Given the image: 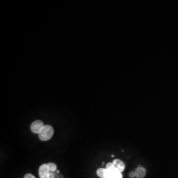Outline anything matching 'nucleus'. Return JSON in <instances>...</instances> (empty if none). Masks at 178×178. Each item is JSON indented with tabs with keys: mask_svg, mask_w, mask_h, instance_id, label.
<instances>
[{
	"mask_svg": "<svg viewBox=\"0 0 178 178\" xmlns=\"http://www.w3.org/2000/svg\"><path fill=\"white\" fill-rule=\"evenodd\" d=\"M53 133V128L51 125H45V127L40 132V133L38 135V137H39L40 140H41L42 141H48L51 139Z\"/></svg>",
	"mask_w": 178,
	"mask_h": 178,
	"instance_id": "nucleus-1",
	"label": "nucleus"
},
{
	"mask_svg": "<svg viewBox=\"0 0 178 178\" xmlns=\"http://www.w3.org/2000/svg\"><path fill=\"white\" fill-rule=\"evenodd\" d=\"M104 178H123L121 172L113 167L110 169H106Z\"/></svg>",
	"mask_w": 178,
	"mask_h": 178,
	"instance_id": "nucleus-2",
	"label": "nucleus"
},
{
	"mask_svg": "<svg viewBox=\"0 0 178 178\" xmlns=\"http://www.w3.org/2000/svg\"><path fill=\"white\" fill-rule=\"evenodd\" d=\"M45 127V125L41 120H36L31 124L30 125V130L33 133L38 134L40 133L42 129Z\"/></svg>",
	"mask_w": 178,
	"mask_h": 178,
	"instance_id": "nucleus-3",
	"label": "nucleus"
},
{
	"mask_svg": "<svg viewBox=\"0 0 178 178\" xmlns=\"http://www.w3.org/2000/svg\"><path fill=\"white\" fill-rule=\"evenodd\" d=\"M49 172L48 164H42L39 167L38 173H39L40 178H49Z\"/></svg>",
	"mask_w": 178,
	"mask_h": 178,
	"instance_id": "nucleus-4",
	"label": "nucleus"
},
{
	"mask_svg": "<svg viewBox=\"0 0 178 178\" xmlns=\"http://www.w3.org/2000/svg\"><path fill=\"white\" fill-rule=\"evenodd\" d=\"M112 163H113L115 168L117 169V170L119 171L120 172H123V171H124L125 168V164L123 163V162L121 161V160L116 159L114 160Z\"/></svg>",
	"mask_w": 178,
	"mask_h": 178,
	"instance_id": "nucleus-5",
	"label": "nucleus"
},
{
	"mask_svg": "<svg viewBox=\"0 0 178 178\" xmlns=\"http://www.w3.org/2000/svg\"><path fill=\"white\" fill-rule=\"evenodd\" d=\"M136 177L137 178H143L146 175V171L145 168H144L142 166H139L135 171Z\"/></svg>",
	"mask_w": 178,
	"mask_h": 178,
	"instance_id": "nucleus-6",
	"label": "nucleus"
},
{
	"mask_svg": "<svg viewBox=\"0 0 178 178\" xmlns=\"http://www.w3.org/2000/svg\"><path fill=\"white\" fill-rule=\"evenodd\" d=\"M48 164L49 170L50 172H55L57 171V165L53 162H49Z\"/></svg>",
	"mask_w": 178,
	"mask_h": 178,
	"instance_id": "nucleus-7",
	"label": "nucleus"
},
{
	"mask_svg": "<svg viewBox=\"0 0 178 178\" xmlns=\"http://www.w3.org/2000/svg\"><path fill=\"white\" fill-rule=\"evenodd\" d=\"M105 171H106V168H100L98 169V170L96 171V173H97L98 176L100 177V178H104V177Z\"/></svg>",
	"mask_w": 178,
	"mask_h": 178,
	"instance_id": "nucleus-8",
	"label": "nucleus"
},
{
	"mask_svg": "<svg viewBox=\"0 0 178 178\" xmlns=\"http://www.w3.org/2000/svg\"><path fill=\"white\" fill-rule=\"evenodd\" d=\"M113 167H114V166L112 162H109V163H108L106 165V169H110Z\"/></svg>",
	"mask_w": 178,
	"mask_h": 178,
	"instance_id": "nucleus-9",
	"label": "nucleus"
},
{
	"mask_svg": "<svg viewBox=\"0 0 178 178\" xmlns=\"http://www.w3.org/2000/svg\"><path fill=\"white\" fill-rule=\"evenodd\" d=\"M24 178H36L31 173H26V174L24 175Z\"/></svg>",
	"mask_w": 178,
	"mask_h": 178,
	"instance_id": "nucleus-10",
	"label": "nucleus"
},
{
	"mask_svg": "<svg viewBox=\"0 0 178 178\" xmlns=\"http://www.w3.org/2000/svg\"><path fill=\"white\" fill-rule=\"evenodd\" d=\"M56 175L55 172H50L49 175V178H55Z\"/></svg>",
	"mask_w": 178,
	"mask_h": 178,
	"instance_id": "nucleus-11",
	"label": "nucleus"
},
{
	"mask_svg": "<svg viewBox=\"0 0 178 178\" xmlns=\"http://www.w3.org/2000/svg\"><path fill=\"white\" fill-rule=\"evenodd\" d=\"M129 177L131 178H134L135 177H136V175H135V172H130L129 173Z\"/></svg>",
	"mask_w": 178,
	"mask_h": 178,
	"instance_id": "nucleus-12",
	"label": "nucleus"
},
{
	"mask_svg": "<svg viewBox=\"0 0 178 178\" xmlns=\"http://www.w3.org/2000/svg\"><path fill=\"white\" fill-rule=\"evenodd\" d=\"M58 178H64V175L62 174H59V177Z\"/></svg>",
	"mask_w": 178,
	"mask_h": 178,
	"instance_id": "nucleus-13",
	"label": "nucleus"
},
{
	"mask_svg": "<svg viewBox=\"0 0 178 178\" xmlns=\"http://www.w3.org/2000/svg\"><path fill=\"white\" fill-rule=\"evenodd\" d=\"M56 173H58V174H60V171L59 170L56 171Z\"/></svg>",
	"mask_w": 178,
	"mask_h": 178,
	"instance_id": "nucleus-14",
	"label": "nucleus"
}]
</instances>
